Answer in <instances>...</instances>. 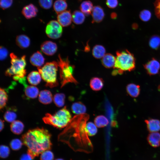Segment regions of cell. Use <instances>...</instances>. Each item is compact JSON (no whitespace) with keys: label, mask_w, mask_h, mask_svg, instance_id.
Returning a JSON list of instances; mask_svg holds the SVG:
<instances>
[{"label":"cell","mask_w":160,"mask_h":160,"mask_svg":"<svg viewBox=\"0 0 160 160\" xmlns=\"http://www.w3.org/2000/svg\"><path fill=\"white\" fill-rule=\"evenodd\" d=\"M51 135L46 129L37 127L28 130L21 138L23 144L28 148L27 153L33 159L51 148Z\"/></svg>","instance_id":"6da1fadb"},{"label":"cell","mask_w":160,"mask_h":160,"mask_svg":"<svg viewBox=\"0 0 160 160\" xmlns=\"http://www.w3.org/2000/svg\"><path fill=\"white\" fill-rule=\"evenodd\" d=\"M116 61L112 74L121 75L124 72L133 70L135 67V59L134 55L127 49L116 52Z\"/></svg>","instance_id":"7a4b0ae2"},{"label":"cell","mask_w":160,"mask_h":160,"mask_svg":"<svg viewBox=\"0 0 160 160\" xmlns=\"http://www.w3.org/2000/svg\"><path fill=\"white\" fill-rule=\"evenodd\" d=\"M72 119L71 113L65 106L53 115L47 113L42 119L45 124L60 129L66 127Z\"/></svg>","instance_id":"3957f363"},{"label":"cell","mask_w":160,"mask_h":160,"mask_svg":"<svg viewBox=\"0 0 160 160\" xmlns=\"http://www.w3.org/2000/svg\"><path fill=\"white\" fill-rule=\"evenodd\" d=\"M10 57L11 65L6 71L5 75L9 76H13V79L18 81L19 78L25 77L26 73L25 69L26 65L25 56L24 55L20 58L12 53Z\"/></svg>","instance_id":"277c9868"},{"label":"cell","mask_w":160,"mask_h":160,"mask_svg":"<svg viewBox=\"0 0 160 160\" xmlns=\"http://www.w3.org/2000/svg\"><path fill=\"white\" fill-rule=\"evenodd\" d=\"M58 57L57 63L60 69L61 87L69 83H73L76 84H78L73 76L74 66L70 64L68 57L63 59L59 54Z\"/></svg>","instance_id":"5b68a950"},{"label":"cell","mask_w":160,"mask_h":160,"mask_svg":"<svg viewBox=\"0 0 160 160\" xmlns=\"http://www.w3.org/2000/svg\"><path fill=\"white\" fill-rule=\"evenodd\" d=\"M58 67L57 62L52 61L46 63L42 67L37 68L41 78L46 83V86L53 88L58 85L57 77Z\"/></svg>","instance_id":"8992f818"},{"label":"cell","mask_w":160,"mask_h":160,"mask_svg":"<svg viewBox=\"0 0 160 160\" xmlns=\"http://www.w3.org/2000/svg\"><path fill=\"white\" fill-rule=\"evenodd\" d=\"M62 32V26L58 21L52 20L47 24L45 32L49 38L53 39H57L61 36Z\"/></svg>","instance_id":"52a82bcc"},{"label":"cell","mask_w":160,"mask_h":160,"mask_svg":"<svg viewBox=\"0 0 160 160\" xmlns=\"http://www.w3.org/2000/svg\"><path fill=\"white\" fill-rule=\"evenodd\" d=\"M147 73L149 75L158 73L160 71V63L155 58H152L144 65Z\"/></svg>","instance_id":"ba28073f"},{"label":"cell","mask_w":160,"mask_h":160,"mask_svg":"<svg viewBox=\"0 0 160 160\" xmlns=\"http://www.w3.org/2000/svg\"><path fill=\"white\" fill-rule=\"evenodd\" d=\"M57 48L56 44L49 41L44 42L41 46V49L42 52L49 56L54 55L57 51Z\"/></svg>","instance_id":"9c48e42d"},{"label":"cell","mask_w":160,"mask_h":160,"mask_svg":"<svg viewBox=\"0 0 160 160\" xmlns=\"http://www.w3.org/2000/svg\"><path fill=\"white\" fill-rule=\"evenodd\" d=\"M58 22L63 27H66L71 23L72 15L69 10H65L58 14L57 17Z\"/></svg>","instance_id":"30bf717a"},{"label":"cell","mask_w":160,"mask_h":160,"mask_svg":"<svg viewBox=\"0 0 160 160\" xmlns=\"http://www.w3.org/2000/svg\"><path fill=\"white\" fill-rule=\"evenodd\" d=\"M38 12L37 8L32 4L24 7L22 11V14L27 19H30L35 17Z\"/></svg>","instance_id":"8fae6325"},{"label":"cell","mask_w":160,"mask_h":160,"mask_svg":"<svg viewBox=\"0 0 160 160\" xmlns=\"http://www.w3.org/2000/svg\"><path fill=\"white\" fill-rule=\"evenodd\" d=\"M44 60L43 56L39 51L34 53L31 56L30 59L31 64L37 68L41 67L44 63Z\"/></svg>","instance_id":"7c38bea8"},{"label":"cell","mask_w":160,"mask_h":160,"mask_svg":"<svg viewBox=\"0 0 160 160\" xmlns=\"http://www.w3.org/2000/svg\"><path fill=\"white\" fill-rule=\"evenodd\" d=\"M92 23H100L103 19L105 14L102 8L99 6L94 7L92 12Z\"/></svg>","instance_id":"4fadbf2b"},{"label":"cell","mask_w":160,"mask_h":160,"mask_svg":"<svg viewBox=\"0 0 160 160\" xmlns=\"http://www.w3.org/2000/svg\"><path fill=\"white\" fill-rule=\"evenodd\" d=\"M53 99L52 95L51 92L48 90H42L39 94V100L43 104H49L52 102Z\"/></svg>","instance_id":"5bb4252c"},{"label":"cell","mask_w":160,"mask_h":160,"mask_svg":"<svg viewBox=\"0 0 160 160\" xmlns=\"http://www.w3.org/2000/svg\"><path fill=\"white\" fill-rule=\"evenodd\" d=\"M149 145L154 148H157L160 145V134L157 132L150 133L147 138Z\"/></svg>","instance_id":"9a60e30c"},{"label":"cell","mask_w":160,"mask_h":160,"mask_svg":"<svg viewBox=\"0 0 160 160\" xmlns=\"http://www.w3.org/2000/svg\"><path fill=\"white\" fill-rule=\"evenodd\" d=\"M148 130L151 132L160 130V121L155 119H150L145 120Z\"/></svg>","instance_id":"2e32d148"},{"label":"cell","mask_w":160,"mask_h":160,"mask_svg":"<svg viewBox=\"0 0 160 160\" xmlns=\"http://www.w3.org/2000/svg\"><path fill=\"white\" fill-rule=\"evenodd\" d=\"M116 61V57L112 54L108 53L102 58L101 62L103 65L108 68L113 67Z\"/></svg>","instance_id":"e0dca14e"},{"label":"cell","mask_w":160,"mask_h":160,"mask_svg":"<svg viewBox=\"0 0 160 160\" xmlns=\"http://www.w3.org/2000/svg\"><path fill=\"white\" fill-rule=\"evenodd\" d=\"M16 42L17 45L21 49H25L30 45V41L29 38L27 36L21 34L17 36Z\"/></svg>","instance_id":"ac0fdd59"},{"label":"cell","mask_w":160,"mask_h":160,"mask_svg":"<svg viewBox=\"0 0 160 160\" xmlns=\"http://www.w3.org/2000/svg\"><path fill=\"white\" fill-rule=\"evenodd\" d=\"M89 84L90 88L92 90L98 91L103 88L104 86V81L102 78L94 77L91 79Z\"/></svg>","instance_id":"d6986e66"},{"label":"cell","mask_w":160,"mask_h":160,"mask_svg":"<svg viewBox=\"0 0 160 160\" xmlns=\"http://www.w3.org/2000/svg\"><path fill=\"white\" fill-rule=\"evenodd\" d=\"M24 86L25 93L27 97L34 99L37 97L39 93V90L37 87L33 86H28L27 84Z\"/></svg>","instance_id":"ffe728a7"},{"label":"cell","mask_w":160,"mask_h":160,"mask_svg":"<svg viewBox=\"0 0 160 160\" xmlns=\"http://www.w3.org/2000/svg\"><path fill=\"white\" fill-rule=\"evenodd\" d=\"M72 112L77 115L85 113L87 110L85 105L81 102H77L73 103L71 106Z\"/></svg>","instance_id":"44dd1931"},{"label":"cell","mask_w":160,"mask_h":160,"mask_svg":"<svg viewBox=\"0 0 160 160\" xmlns=\"http://www.w3.org/2000/svg\"><path fill=\"white\" fill-rule=\"evenodd\" d=\"M41 78L39 72L32 71L28 75L27 79L29 84L32 85H36L40 82Z\"/></svg>","instance_id":"7402d4cb"},{"label":"cell","mask_w":160,"mask_h":160,"mask_svg":"<svg viewBox=\"0 0 160 160\" xmlns=\"http://www.w3.org/2000/svg\"><path fill=\"white\" fill-rule=\"evenodd\" d=\"M126 90L128 94L131 96L136 97L140 94V86L134 84H129L127 86Z\"/></svg>","instance_id":"603a6c76"},{"label":"cell","mask_w":160,"mask_h":160,"mask_svg":"<svg viewBox=\"0 0 160 160\" xmlns=\"http://www.w3.org/2000/svg\"><path fill=\"white\" fill-rule=\"evenodd\" d=\"M67 7V4L65 0H57L53 4V8L57 14H59L65 11Z\"/></svg>","instance_id":"cb8c5ba5"},{"label":"cell","mask_w":160,"mask_h":160,"mask_svg":"<svg viewBox=\"0 0 160 160\" xmlns=\"http://www.w3.org/2000/svg\"><path fill=\"white\" fill-rule=\"evenodd\" d=\"M10 129L14 134L19 135L23 131L24 128L23 123L19 120L15 121L10 125Z\"/></svg>","instance_id":"d4e9b609"},{"label":"cell","mask_w":160,"mask_h":160,"mask_svg":"<svg viewBox=\"0 0 160 160\" xmlns=\"http://www.w3.org/2000/svg\"><path fill=\"white\" fill-rule=\"evenodd\" d=\"M105 49L102 45H96L95 46L92 50V54L94 57L96 59L102 58L105 55Z\"/></svg>","instance_id":"484cf974"},{"label":"cell","mask_w":160,"mask_h":160,"mask_svg":"<svg viewBox=\"0 0 160 160\" xmlns=\"http://www.w3.org/2000/svg\"><path fill=\"white\" fill-rule=\"evenodd\" d=\"M80 8L81 11L84 15L87 16L91 13L94 7L91 1H86L81 3Z\"/></svg>","instance_id":"4316f807"},{"label":"cell","mask_w":160,"mask_h":160,"mask_svg":"<svg viewBox=\"0 0 160 160\" xmlns=\"http://www.w3.org/2000/svg\"><path fill=\"white\" fill-rule=\"evenodd\" d=\"M85 19L84 14L78 10L74 11L72 15V20L76 24L79 25L82 24Z\"/></svg>","instance_id":"83f0119b"},{"label":"cell","mask_w":160,"mask_h":160,"mask_svg":"<svg viewBox=\"0 0 160 160\" xmlns=\"http://www.w3.org/2000/svg\"><path fill=\"white\" fill-rule=\"evenodd\" d=\"M95 124L98 127L102 128L106 126L109 123L108 119L103 115L97 116L95 118Z\"/></svg>","instance_id":"f1b7e54d"},{"label":"cell","mask_w":160,"mask_h":160,"mask_svg":"<svg viewBox=\"0 0 160 160\" xmlns=\"http://www.w3.org/2000/svg\"><path fill=\"white\" fill-rule=\"evenodd\" d=\"M65 95L63 93L56 94L54 96L53 100L56 106L59 107L63 106L65 104Z\"/></svg>","instance_id":"f546056e"},{"label":"cell","mask_w":160,"mask_h":160,"mask_svg":"<svg viewBox=\"0 0 160 160\" xmlns=\"http://www.w3.org/2000/svg\"><path fill=\"white\" fill-rule=\"evenodd\" d=\"M96 126L91 122H88L86 124V129L87 133L89 136H93L97 133V129Z\"/></svg>","instance_id":"4dcf8cb0"},{"label":"cell","mask_w":160,"mask_h":160,"mask_svg":"<svg viewBox=\"0 0 160 160\" xmlns=\"http://www.w3.org/2000/svg\"><path fill=\"white\" fill-rule=\"evenodd\" d=\"M149 45L152 49H157L160 46V37L157 35L152 36L150 39Z\"/></svg>","instance_id":"1f68e13d"},{"label":"cell","mask_w":160,"mask_h":160,"mask_svg":"<svg viewBox=\"0 0 160 160\" xmlns=\"http://www.w3.org/2000/svg\"><path fill=\"white\" fill-rule=\"evenodd\" d=\"M8 100V95L5 90L1 88L0 89V107L3 109L6 105Z\"/></svg>","instance_id":"d6a6232c"},{"label":"cell","mask_w":160,"mask_h":160,"mask_svg":"<svg viewBox=\"0 0 160 160\" xmlns=\"http://www.w3.org/2000/svg\"><path fill=\"white\" fill-rule=\"evenodd\" d=\"M17 115L14 112L10 110H7L5 113L4 118L5 120L9 122H12L15 121Z\"/></svg>","instance_id":"836d02e7"},{"label":"cell","mask_w":160,"mask_h":160,"mask_svg":"<svg viewBox=\"0 0 160 160\" xmlns=\"http://www.w3.org/2000/svg\"><path fill=\"white\" fill-rule=\"evenodd\" d=\"M23 143L20 140L18 139H15L10 142V146L13 150H19L22 147Z\"/></svg>","instance_id":"e575fe53"},{"label":"cell","mask_w":160,"mask_h":160,"mask_svg":"<svg viewBox=\"0 0 160 160\" xmlns=\"http://www.w3.org/2000/svg\"><path fill=\"white\" fill-rule=\"evenodd\" d=\"M40 159V160H53L54 154L49 150L45 151L41 153Z\"/></svg>","instance_id":"d590c367"},{"label":"cell","mask_w":160,"mask_h":160,"mask_svg":"<svg viewBox=\"0 0 160 160\" xmlns=\"http://www.w3.org/2000/svg\"><path fill=\"white\" fill-rule=\"evenodd\" d=\"M10 150L9 148L5 145H1L0 147V156L2 158H6L9 156Z\"/></svg>","instance_id":"8d00e7d4"},{"label":"cell","mask_w":160,"mask_h":160,"mask_svg":"<svg viewBox=\"0 0 160 160\" xmlns=\"http://www.w3.org/2000/svg\"><path fill=\"white\" fill-rule=\"evenodd\" d=\"M151 13L148 10H143L140 13V19L143 21H148L151 18Z\"/></svg>","instance_id":"74e56055"},{"label":"cell","mask_w":160,"mask_h":160,"mask_svg":"<svg viewBox=\"0 0 160 160\" xmlns=\"http://www.w3.org/2000/svg\"><path fill=\"white\" fill-rule=\"evenodd\" d=\"M40 6L45 9H49L52 5L53 0H39Z\"/></svg>","instance_id":"f35d334b"},{"label":"cell","mask_w":160,"mask_h":160,"mask_svg":"<svg viewBox=\"0 0 160 160\" xmlns=\"http://www.w3.org/2000/svg\"><path fill=\"white\" fill-rule=\"evenodd\" d=\"M12 3L13 0H0V7L3 9H5L10 7Z\"/></svg>","instance_id":"ab89813d"},{"label":"cell","mask_w":160,"mask_h":160,"mask_svg":"<svg viewBox=\"0 0 160 160\" xmlns=\"http://www.w3.org/2000/svg\"><path fill=\"white\" fill-rule=\"evenodd\" d=\"M8 54L7 50L3 47H1L0 50V57L1 60H3L7 57Z\"/></svg>","instance_id":"60d3db41"},{"label":"cell","mask_w":160,"mask_h":160,"mask_svg":"<svg viewBox=\"0 0 160 160\" xmlns=\"http://www.w3.org/2000/svg\"><path fill=\"white\" fill-rule=\"evenodd\" d=\"M106 4L109 8H114L118 5V1L117 0H106Z\"/></svg>","instance_id":"b9f144b4"},{"label":"cell","mask_w":160,"mask_h":160,"mask_svg":"<svg viewBox=\"0 0 160 160\" xmlns=\"http://www.w3.org/2000/svg\"><path fill=\"white\" fill-rule=\"evenodd\" d=\"M155 7L156 14L160 19V0H156L155 3Z\"/></svg>","instance_id":"7bdbcfd3"},{"label":"cell","mask_w":160,"mask_h":160,"mask_svg":"<svg viewBox=\"0 0 160 160\" xmlns=\"http://www.w3.org/2000/svg\"><path fill=\"white\" fill-rule=\"evenodd\" d=\"M33 159L31 156L27 153L22 154L20 157V160H33Z\"/></svg>","instance_id":"ee69618b"},{"label":"cell","mask_w":160,"mask_h":160,"mask_svg":"<svg viewBox=\"0 0 160 160\" xmlns=\"http://www.w3.org/2000/svg\"><path fill=\"white\" fill-rule=\"evenodd\" d=\"M4 127V121L2 120L1 119H0V131H1L3 129Z\"/></svg>","instance_id":"f6af8a7d"},{"label":"cell","mask_w":160,"mask_h":160,"mask_svg":"<svg viewBox=\"0 0 160 160\" xmlns=\"http://www.w3.org/2000/svg\"><path fill=\"white\" fill-rule=\"evenodd\" d=\"M111 17L112 18H115L116 17V14L113 13L112 14Z\"/></svg>","instance_id":"bcb514c9"},{"label":"cell","mask_w":160,"mask_h":160,"mask_svg":"<svg viewBox=\"0 0 160 160\" xmlns=\"http://www.w3.org/2000/svg\"><path fill=\"white\" fill-rule=\"evenodd\" d=\"M55 160H64L63 159L59 158V159H56Z\"/></svg>","instance_id":"7dc6e473"},{"label":"cell","mask_w":160,"mask_h":160,"mask_svg":"<svg viewBox=\"0 0 160 160\" xmlns=\"http://www.w3.org/2000/svg\"><path fill=\"white\" fill-rule=\"evenodd\" d=\"M80 0V1H81V0Z\"/></svg>","instance_id":"c3c4849f"}]
</instances>
